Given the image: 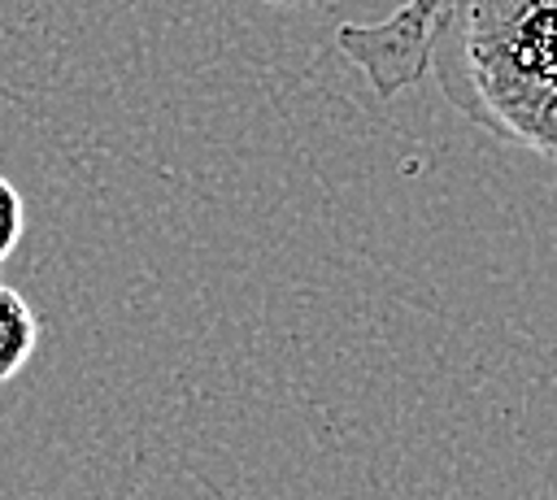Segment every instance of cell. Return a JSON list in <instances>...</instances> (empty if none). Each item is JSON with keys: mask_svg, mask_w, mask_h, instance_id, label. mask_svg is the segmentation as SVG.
Returning <instances> with one entry per match:
<instances>
[{"mask_svg": "<svg viewBox=\"0 0 557 500\" xmlns=\"http://www.w3.org/2000/svg\"><path fill=\"white\" fill-rule=\"evenodd\" d=\"M440 39L444 96L496 139L557 157V0H453Z\"/></svg>", "mask_w": 557, "mask_h": 500, "instance_id": "cell-1", "label": "cell"}, {"mask_svg": "<svg viewBox=\"0 0 557 500\" xmlns=\"http://www.w3.org/2000/svg\"><path fill=\"white\" fill-rule=\"evenodd\" d=\"M448 9L453 0H405L383 22H344L335 30V48L366 74L374 96H400L431 74Z\"/></svg>", "mask_w": 557, "mask_h": 500, "instance_id": "cell-2", "label": "cell"}, {"mask_svg": "<svg viewBox=\"0 0 557 500\" xmlns=\"http://www.w3.org/2000/svg\"><path fill=\"white\" fill-rule=\"evenodd\" d=\"M39 343V317L22 291L0 283V383H13Z\"/></svg>", "mask_w": 557, "mask_h": 500, "instance_id": "cell-3", "label": "cell"}, {"mask_svg": "<svg viewBox=\"0 0 557 500\" xmlns=\"http://www.w3.org/2000/svg\"><path fill=\"white\" fill-rule=\"evenodd\" d=\"M26 230V209H22V191L0 174V265L13 257V248L22 243Z\"/></svg>", "mask_w": 557, "mask_h": 500, "instance_id": "cell-4", "label": "cell"}, {"mask_svg": "<svg viewBox=\"0 0 557 500\" xmlns=\"http://www.w3.org/2000/svg\"><path fill=\"white\" fill-rule=\"evenodd\" d=\"M265 4H300V0H265Z\"/></svg>", "mask_w": 557, "mask_h": 500, "instance_id": "cell-5", "label": "cell"}]
</instances>
